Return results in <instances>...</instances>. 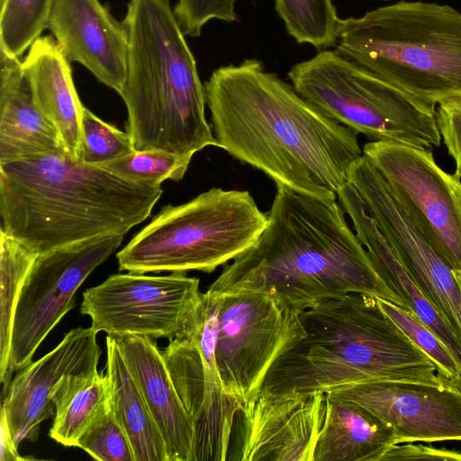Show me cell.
I'll use <instances>...</instances> for the list:
<instances>
[{
  "label": "cell",
  "instance_id": "obj_2",
  "mask_svg": "<svg viewBox=\"0 0 461 461\" xmlns=\"http://www.w3.org/2000/svg\"><path fill=\"white\" fill-rule=\"evenodd\" d=\"M209 289L264 293L298 313L349 293L380 297L410 311L377 274L337 200L281 185L258 240L226 266Z\"/></svg>",
  "mask_w": 461,
  "mask_h": 461
},
{
  "label": "cell",
  "instance_id": "obj_13",
  "mask_svg": "<svg viewBox=\"0 0 461 461\" xmlns=\"http://www.w3.org/2000/svg\"><path fill=\"white\" fill-rule=\"evenodd\" d=\"M325 414V393H259L236 414L228 461H312Z\"/></svg>",
  "mask_w": 461,
  "mask_h": 461
},
{
  "label": "cell",
  "instance_id": "obj_37",
  "mask_svg": "<svg viewBox=\"0 0 461 461\" xmlns=\"http://www.w3.org/2000/svg\"><path fill=\"white\" fill-rule=\"evenodd\" d=\"M3 0H0V3L2 2Z\"/></svg>",
  "mask_w": 461,
  "mask_h": 461
},
{
  "label": "cell",
  "instance_id": "obj_29",
  "mask_svg": "<svg viewBox=\"0 0 461 461\" xmlns=\"http://www.w3.org/2000/svg\"><path fill=\"white\" fill-rule=\"evenodd\" d=\"M130 135L102 121L84 106L78 160L95 166L134 151Z\"/></svg>",
  "mask_w": 461,
  "mask_h": 461
},
{
  "label": "cell",
  "instance_id": "obj_12",
  "mask_svg": "<svg viewBox=\"0 0 461 461\" xmlns=\"http://www.w3.org/2000/svg\"><path fill=\"white\" fill-rule=\"evenodd\" d=\"M200 293L199 279L185 272L116 274L83 293L80 312L90 317L96 333H131L170 341L180 336Z\"/></svg>",
  "mask_w": 461,
  "mask_h": 461
},
{
  "label": "cell",
  "instance_id": "obj_24",
  "mask_svg": "<svg viewBox=\"0 0 461 461\" xmlns=\"http://www.w3.org/2000/svg\"><path fill=\"white\" fill-rule=\"evenodd\" d=\"M55 408L49 436L65 447H76L81 435L110 406L107 375L97 369L61 378L51 396Z\"/></svg>",
  "mask_w": 461,
  "mask_h": 461
},
{
  "label": "cell",
  "instance_id": "obj_1",
  "mask_svg": "<svg viewBox=\"0 0 461 461\" xmlns=\"http://www.w3.org/2000/svg\"><path fill=\"white\" fill-rule=\"evenodd\" d=\"M216 147L294 192L334 201L363 156L357 133L251 59L204 83Z\"/></svg>",
  "mask_w": 461,
  "mask_h": 461
},
{
  "label": "cell",
  "instance_id": "obj_27",
  "mask_svg": "<svg viewBox=\"0 0 461 461\" xmlns=\"http://www.w3.org/2000/svg\"><path fill=\"white\" fill-rule=\"evenodd\" d=\"M54 0H3L0 50L19 58L48 27Z\"/></svg>",
  "mask_w": 461,
  "mask_h": 461
},
{
  "label": "cell",
  "instance_id": "obj_20",
  "mask_svg": "<svg viewBox=\"0 0 461 461\" xmlns=\"http://www.w3.org/2000/svg\"><path fill=\"white\" fill-rule=\"evenodd\" d=\"M64 152L58 130L34 101L22 61L0 50V164Z\"/></svg>",
  "mask_w": 461,
  "mask_h": 461
},
{
  "label": "cell",
  "instance_id": "obj_18",
  "mask_svg": "<svg viewBox=\"0 0 461 461\" xmlns=\"http://www.w3.org/2000/svg\"><path fill=\"white\" fill-rule=\"evenodd\" d=\"M338 202L351 219L356 235L366 249L379 276L442 341L454 357L461 377V340L444 315L414 281L351 183L348 182L339 191Z\"/></svg>",
  "mask_w": 461,
  "mask_h": 461
},
{
  "label": "cell",
  "instance_id": "obj_28",
  "mask_svg": "<svg viewBox=\"0 0 461 461\" xmlns=\"http://www.w3.org/2000/svg\"><path fill=\"white\" fill-rule=\"evenodd\" d=\"M192 158L163 150H134L99 167L134 183L160 185L167 179L181 180Z\"/></svg>",
  "mask_w": 461,
  "mask_h": 461
},
{
  "label": "cell",
  "instance_id": "obj_4",
  "mask_svg": "<svg viewBox=\"0 0 461 461\" xmlns=\"http://www.w3.org/2000/svg\"><path fill=\"white\" fill-rule=\"evenodd\" d=\"M299 316L305 336L271 366L260 393H326L377 381L458 384L404 334L375 296L349 293Z\"/></svg>",
  "mask_w": 461,
  "mask_h": 461
},
{
  "label": "cell",
  "instance_id": "obj_22",
  "mask_svg": "<svg viewBox=\"0 0 461 461\" xmlns=\"http://www.w3.org/2000/svg\"><path fill=\"white\" fill-rule=\"evenodd\" d=\"M394 445L392 426L357 402L325 393L312 461H381Z\"/></svg>",
  "mask_w": 461,
  "mask_h": 461
},
{
  "label": "cell",
  "instance_id": "obj_5",
  "mask_svg": "<svg viewBox=\"0 0 461 461\" xmlns=\"http://www.w3.org/2000/svg\"><path fill=\"white\" fill-rule=\"evenodd\" d=\"M126 79L119 93L135 150L194 156L216 146L204 86L170 0H130Z\"/></svg>",
  "mask_w": 461,
  "mask_h": 461
},
{
  "label": "cell",
  "instance_id": "obj_30",
  "mask_svg": "<svg viewBox=\"0 0 461 461\" xmlns=\"http://www.w3.org/2000/svg\"><path fill=\"white\" fill-rule=\"evenodd\" d=\"M77 447L100 461H135L131 442L112 402L81 435Z\"/></svg>",
  "mask_w": 461,
  "mask_h": 461
},
{
  "label": "cell",
  "instance_id": "obj_25",
  "mask_svg": "<svg viewBox=\"0 0 461 461\" xmlns=\"http://www.w3.org/2000/svg\"><path fill=\"white\" fill-rule=\"evenodd\" d=\"M38 256L23 242L1 230L0 282V381L8 370L13 322L17 301L25 278Z\"/></svg>",
  "mask_w": 461,
  "mask_h": 461
},
{
  "label": "cell",
  "instance_id": "obj_3",
  "mask_svg": "<svg viewBox=\"0 0 461 461\" xmlns=\"http://www.w3.org/2000/svg\"><path fill=\"white\" fill-rule=\"evenodd\" d=\"M67 152L0 164L3 230L37 254L122 234L146 220L162 194Z\"/></svg>",
  "mask_w": 461,
  "mask_h": 461
},
{
  "label": "cell",
  "instance_id": "obj_36",
  "mask_svg": "<svg viewBox=\"0 0 461 461\" xmlns=\"http://www.w3.org/2000/svg\"><path fill=\"white\" fill-rule=\"evenodd\" d=\"M457 274H458L459 279L461 281V272L457 271Z\"/></svg>",
  "mask_w": 461,
  "mask_h": 461
},
{
  "label": "cell",
  "instance_id": "obj_8",
  "mask_svg": "<svg viewBox=\"0 0 461 461\" xmlns=\"http://www.w3.org/2000/svg\"><path fill=\"white\" fill-rule=\"evenodd\" d=\"M288 77L296 92L325 115L372 141L423 149L441 143L434 106L368 73L335 50H321L294 65Z\"/></svg>",
  "mask_w": 461,
  "mask_h": 461
},
{
  "label": "cell",
  "instance_id": "obj_7",
  "mask_svg": "<svg viewBox=\"0 0 461 461\" xmlns=\"http://www.w3.org/2000/svg\"><path fill=\"white\" fill-rule=\"evenodd\" d=\"M267 221L248 191L212 187L163 207L117 253L119 269L211 273L250 249Z\"/></svg>",
  "mask_w": 461,
  "mask_h": 461
},
{
  "label": "cell",
  "instance_id": "obj_14",
  "mask_svg": "<svg viewBox=\"0 0 461 461\" xmlns=\"http://www.w3.org/2000/svg\"><path fill=\"white\" fill-rule=\"evenodd\" d=\"M326 393L357 402L392 426L396 444L461 441V383L377 381Z\"/></svg>",
  "mask_w": 461,
  "mask_h": 461
},
{
  "label": "cell",
  "instance_id": "obj_35",
  "mask_svg": "<svg viewBox=\"0 0 461 461\" xmlns=\"http://www.w3.org/2000/svg\"><path fill=\"white\" fill-rule=\"evenodd\" d=\"M0 432H1V451H0V460L1 461H16V460H23L17 448L15 442L14 441L13 436L11 434L5 414L3 411H1V420H0Z\"/></svg>",
  "mask_w": 461,
  "mask_h": 461
},
{
  "label": "cell",
  "instance_id": "obj_33",
  "mask_svg": "<svg viewBox=\"0 0 461 461\" xmlns=\"http://www.w3.org/2000/svg\"><path fill=\"white\" fill-rule=\"evenodd\" d=\"M436 114L441 139L456 163L455 174L461 178V103L439 104Z\"/></svg>",
  "mask_w": 461,
  "mask_h": 461
},
{
  "label": "cell",
  "instance_id": "obj_26",
  "mask_svg": "<svg viewBox=\"0 0 461 461\" xmlns=\"http://www.w3.org/2000/svg\"><path fill=\"white\" fill-rule=\"evenodd\" d=\"M275 7L298 43L320 51L335 46L340 19L331 0H275Z\"/></svg>",
  "mask_w": 461,
  "mask_h": 461
},
{
  "label": "cell",
  "instance_id": "obj_21",
  "mask_svg": "<svg viewBox=\"0 0 461 461\" xmlns=\"http://www.w3.org/2000/svg\"><path fill=\"white\" fill-rule=\"evenodd\" d=\"M22 68L37 105L58 130L66 152L78 160L84 105L69 59L53 36H41L30 47Z\"/></svg>",
  "mask_w": 461,
  "mask_h": 461
},
{
  "label": "cell",
  "instance_id": "obj_23",
  "mask_svg": "<svg viewBox=\"0 0 461 461\" xmlns=\"http://www.w3.org/2000/svg\"><path fill=\"white\" fill-rule=\"evenodd\" d=\"M105 343L112 405L130 438L135 461H168L161 431L117 342L107 334Z\"/></svg>",
  "mask_w": 461,
  "mask_h": 461
},
{
  "label": "cell",
  "instance_id": "obj_34",
  "mask_svg": "<svg viewBox=\"0 0 461 461\" xmlns=\"http://www.w3.org/2000/svg\"><path fill=\"white\" fill-rule=\"evenodd\" d=\"M393 460L461 461V451L435 447L419 442H407L394 445L381 459Z\"/></svg>",
  "mask_w": 461,
  "mask_h": 461
},
{
  "label": "cell",
  "instance_id": "obj_10",
  "mask_svg": "<svg viewBox=\"0 0 461 461\" xmlns=\"http://www.w3.org/2000/svg\"><path fill=\"white\" fill-rule=\"evenodd\" d=\"M124 235H104L36 257L17 301L4 390L14 372L29 365L39 346L75 307L77 289L121 245Z\"/></svg>",
  "mask_w": 461,
  "mask_h": 461
},
{
  "label": "cell",
  "instance_id": "obj_19",
  "mask_svg": "<svg viewBox=\"0 0 461 461\" xmlns=\"http://www.w3.org/2000/svg\"><path fill=\"white\" fill-rule=\"evenodd\" d=\"M112 336L132 371L161 431L168 461H194V426L173 384L155 339L131 333Z\"/></svg>",
  "mask_w": 461,
  "mask_h": 461
},
{
  "label": "cell",
  "instance_id": "obj_17",
  "mask_svg": "<svg viewBox=\"0 0 461 461\" xmlns=\"http://www.w3.org/2000/svg\"><path fill=\"white\" fill-rule=\"evenodd\" d=\"M69 61L121 92L126 79L128 33L99 0H54L47 27Z\"/></svg>",
  "mask_w": 461,
  "mask_h": 461
},
{
  "label": "cell",
  "instance_id": "obj_9",
  "mask_svg": "<svg viewBox=\"0 0 461 461\" xmlns=\"http://www.w3.org/2000/svg\"><path fill=\"white\" fill-rule=\"evenodd\" d=\"M221 294L216 362L224 392L247 412L275 362L305 331L298 312L264 293Z\"/></svg>",
  "mask_w": 461,
  "mask_h": 461
},
{
  "label": "cell",
  "instance_id": "obj_15",
  "mask_svg": "<svg viewBox=\"0 0 461 461\" xmlns=\"http://www.w3.org/2000/svg\"><path fill=\"white\" fill-rule=\"evenodd\" d=\"M194 429V461H226L239 404L223 390L215 355L184 337L161 350Z\"/></svg>",
  "mask_w": 461,
  "mask_h": 461
},
{
  "label": "cell",
  "instance_id": "obj_31",
  "mask_svg": "<svg viewBox=\"0 0 461 461\" xmlns=\"http://www.w3.org/2000/svg\"><path fill=\"white\" fill-rule=\"evenodd\" d=\"M375 298L381 309L418 348L435 361L450 380L461 383L457 365L448 349L413 312L385 299Z\"/></svg>",
  "mask_w": 461,
  "mask_h": 461
},
{
  "label": "cell",
  "instance_id": "obj_32",
  "mask_svg": "<svg viewBox=\"0 0 461 461\" xmlns=\"http://www.w3.org/2000/svg\"><path fill=\"white\" fill-rule=\"evenodd\" d=\"M237 0H177L173 8L176 18L186 36L198 37L211 20L226 23L238 21Z\"/></svg>",
  "mask_w": 461,
  "mask_h": 461
},
{
  "label": "cell",
  "instance_id": "obj_11",
  "mask_svg": "<svg viewBox=\"0 0 461 461\" xmlns=\"http://www.w3.org/2000/svg\"><path fill=\"white\" fill-rule=\"evenodd\" d=\"M362 150L449 265L461 272V178L439 167L428 149L370 141Z\"/></svg>",
  "mask_w": 461,
  "mask_h": 461
},
{
  "label": "cell",
  "instance_id": "obj_6",
  "mask_svg": "<svg viewBox=\"0 0 461 461\" xmlns=\"http://www.w3.org/2000/svg\"><path fill=\"white\" fill-rule=\"evenodd\" d=\"M335 51L429 105L461 103V13L398 1L340 19Z\"/></svg>",
  "mask_w": 461,
  "mask_h": 461
},
{
  "label": "cell",
  "instance_id": "obj_16",
  "mask_svg": "<svg viewBox=\"0 0 461 461\" xmlns=\"http://www.w3.org/2000/svg\"><path fill=\"white\" fill-rule=\"evenodd\" d=\"M96 335L91 327L69 330L51 351L10 381L1 411L17 447L23 440L36 441L41 423L54 416L51 396L62 377L97 369L101 349Z\"/></svg>",
  "mask_w": 461,
  "mask_h": 461
}]
</instances>
